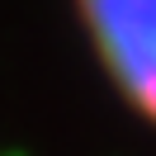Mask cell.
Segmentation results:
<instances>
[{
	"label": "cell",
	"instance_id": "1",
	"mask_svg": "<svg viewBox=\"0 0 156 156\" xmlns=\"http://www.w3.org/2000/svg\"><path fill=\"white\" fill-rule=\"evenodd\" d=\"M104 90L156 133V0H66Z\"/></svg>",
	"mask_w": 156,
	"mask_h": 156
}]
</instances>
